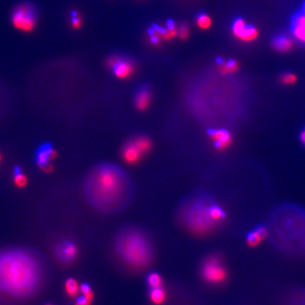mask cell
<instances>
[{
	"instance_id": "cell-10",
	"label": "cell",
	"mask_w": 305,
	"mask_h": 305,
	"mask_svg": "<svg viewBox=\"0 0 305 305\" xmlns=\"http://www.w3.org/2000/svg\"><path fill=\"white\" fill-rule=\"evenodd\" d=\"M56 153L52 145L44 144L40 146L36 154V161L43 170L50 171L52 170L51 161L55 158Z\"/></svg>"
},
{
	"instance_id": "cell-15",
	"label": "cell",
	"mask_w": 305,
	"mask_h": 305,
	"mask_svg": "<svg viewBox=\"0 0 305 305\" xmlns=\"http://www.w3.org/2000/svg\"><path fill=\"white\" fill-rule=\"evenodd\" d=\"M151 101V92L147 87H143L137 92L135 97V104L137 109L144 110L149 107Z\"/></svg>"
},
{
	"instance_id": "cell-11",
	"label": "cell",
	"mask_w": 305,
	"mask_h": 305,
	"mask_svg": "<svg viewBox=\"0 0 305 305\" xmlns=\"http://www.w3.org/2000/svg\"><path fill=\"white\" fill-rule=\"evenodd\" d=\"M208 133L216 149L222 150L231 145L232 138L226 129H210Z\"/></svg>"
},
{
	"instance_id": "cell-4",
	"label": "cell",
	"mask_w": 305,
	"mask_h": 305,
	"mask_svg": "<svg viewBox=\"0 0 305 305\" xmlns=\"http://www.w3.org/2000/svg\"><path fill=\"white\" fill-rule=\"evenodd\" d=\"M114 249L123 261L135 267L147 266L154 255L149 237L135 226H127L117 233Z\"/></svg>"
},
{
	"instance_id": "cell-14",
	"label": "cell",
	"mask_w": 305,
	"mask_h": 305,
	"mask_svg": "<svg viewBox=\"0 0 305 305\" xmlns=\"http://www.w3.org/2000/svg\"><path fill=\"white\" fill-rule=\"evenodd\" d=\"M268 229L265 226H260L251 231L247 236V243L250 247H256L268 236Z\"/></svg>"
},
{
	"instance_id": "cell-23",
	"label": "cell",
	"mask_w": 305,
	"mask_h": 305,
	"mask_svg": "<svg viewBox=\"0 0 305 305\" xmlns=\"http://www.w3.org/2000/svg\"><path fill=\"white\" fill-rule=\"evenodd\" d=\"M197 24L199 26V28L206 30L211 27L212 21H211V18L208 15H206V14H202L197 19Z\"/></svg>"
},
{
	"instance_id": "cell-12",
	"label": "cell",
	"mask_w": 305,
	"mask_h": 305,
	"mask_svg": "<svg viewBox=\"0 0 305 305\" xmlns=\"http://www.w3.org/2000/svg\"><path fill=\"white\" fill-rule=\"evenodd\" d=\"M77 249L72 241H64L56 249V255L64 262H70L77 256Z\"/></svg>"
},
{
	"instance_id": "cell-32",
	"label": "cell",
	"mask_w": 305,
	"mask_h": 305,
	"mask_svg": "<svg viewBox=\"0 0 305 305\" xmlns=\"http://www.w3.org/2000/svg\"><path fill=\"white\" fill-rule=\"evenodd\" d=\"M0 161H1V156H0Z\"/></svg>"
},
{
	"instance_id": "cell-5",
	"label": "cell",
	"mask_w": 305,
	"mask_h": 305,
	"mask_svg": "<svg viewBox=\"0 0 305 305\" xmlns=\"http://www.w3.org/2000/svg\"><path fill=\"white\" fill-rule=\"evenodd\" d=\"M37 12L34 6L29 3L21 4L14 10L11 22L16 29L22 32H30L37 25Z\"/></svg>"
},
{
	"instance_id": "cell-8",
	"label": "cell",
	"mask_w": 305,
	"mask_h": 305,
	"mask_svg": "<svg viewBox=\"0 0 305 305\" xmlns=\"http://www.w3.org/2000/svg\"><path fill=\"white\" fill-rule=\"evenodd\" d=\"M232 32L237 38L244 42H251L258 37V30L253 26L246 24L242 19H236L232 24Z\"/></svg>"
},
{
	"instance_id": "cell-30",
	"label": "cell",
	"mask_w": 305,
	"mask_h": 305,
	"mask_svg": "<svg viewBox=\"0 0 305 305\" xmlns=\"http://www.w3.org/2000/svg\"><path fill=\"white\" fill-rule=\"evenodd\" d=\"M73 16H75L74 18L72 19V27L77 29V28H79L81 26H82V21H81V19L77 17V15L76 13H73Z\"/></svg>"
},
{
	"instance_id": "cell-24",
	"label": "cell",
	"mask_w": 305,
	"mask_h": 305,
	"mask_svg": "<svg viewBox=\"0 0 305 305\" xmlns=\"http://www.w3.org/2000/svg\"><path fill=\"white\" fill-rule=\"evenodd\" d=\"M297 77L296 75L291 72H286L284 74L281 75L280 77V81L283 85L290 86L294 84L297 82Z\"/></svg>"
},
{
	"instance_id": "cell-25",
	"label": "cell",
	"mask_w": 305,
	"mask_h": 305,
	"mask_svg": "<svg viewBox=\"0 0 305 305\" xmlns=\"http://www.w3.org/2000/svg\"><path fill=\"white\" fill-rule=\"evenodd\" d=\"M148 281L149 284L150 285V287L152 288H155V287H159L161 286L162 279L159 275L156 273L150 274L148 278Z\"/></svg>"
},
{
	"instance_id": "cell-9",
	"label": "cell",
	"mask_w": 305,
	"mask_h": 305,
	"mask_svg": "<svg viewBox=\"0 0 305 305\" xmlns=\"http://www.w3.org/2000/svg\"><path fill=\"white\" fill-rule=\"evenodd\" d=\"M291 32L296 39L305 44V1L291 21Z\"/></svg>"
},
{
	"instance_id": "cell-28",
	"label": "cell",
	"mask_w": 305,
	"mask_h": 305,
	"mask_svg": "<svg viewBox=\"0 0 305 305\" xmlns=\"http://www.w3.org/2000/svg\"><path fill=\"white\" fill-rule=\"evenodd\" d=\"M80 289L83 292V295L93 297V292H92V290H91L90 287L88 286V284H83V285H82L81 287H80Z\"/></svg>"
},
{
	"instance_id": "cell-6",
	"label": "cell",
	"mask_w": 305,
	"mask_h": 305,
	"mask_svg": "<svg viewBox=\"0 0 305 305\" xmlns=\"http://www.w3.org/2000/svg\"><path fill=\"white\" fill-rule=\"evenodd\" d=\"M204 278L212 284L222 283L226 278V270L218 256H210L202 269Z\"/></svg>"
},
{
	"instance_id": "cell-13",
	"label": "cell",
	"mask_w": 305,
	"mask_h": 305,
	"mask_svg": "<svg viewBox=\"0 0 305 305\" xmlns=\"http://www.w3.org/2000/svg\"><path fill=\"white\" fill-rule=\"evenodd\" d=\"M113 71L117 77L124 79V78H128L133 74L134 66L131 61L120 58L118 61V63L115 65V67L113 68Z\"/></svg>"
},
{
	"instance_id": "cell-22",
	"label": "cell",
	"mask_w": 305,
	"mask_h": 305,
	"mask_svg": "<svg viewBox=\"0 0 305 305\" xmlns=\"http://www.w3.org/2000/svg\"><path fill=\"white\" fill-rule=\"evenodd\" d=\"M66 290L71 297H76L79 292V286L74 279H68L66 282Z\"/></svg>"
},
{
	"instance_id": "cell-27",
	"label": "cell",
	"mask_w": 305,
	"mask_h": 305,
	"mask_svg": "<svg viewBox=\"0 0 305 305\" xmlns=\"http://www.w3.org/2000/svg\"><path fill=\"white\" fill-rule=\"evenodd\" d=\"M92 298L93 297L83 295L82 297L77 298V301H76V305H90Z\"/></svg>"
},
{
	"instance_id": "cell-26",
	"label": "cell",
	"mask_w": 305,
	"mask_h": 305,
	"mask_svg": "<svg viewBox=\"0 0 305 305\" xmlns=\"http://www.w3.org/2000/svg\"><path fill=\"white\" fill-rule=\"evenodd\" d=\"M177 34L180 39H186L189 36V28L187 25H181L177 31Z\"/></svg>"
},
{
	"instance_id": "cell-17",
	"label": "cell",
	"mask_w": 305,
	"mask_h": 305,
	"mask_svg": "<svg viewBox=\"0 0 305 305\" xmlns=\"http://www.w3.org/2000/svg\"><path fill=\"white\" fill-rule=\"evenodd\" d=\"M272 46L279 52H287L292 48V41L285 35H280L272 40Z\"/></svg>"
},
{
	"instance_id": "cell-29",
	"label": "cell",
	"mask_w": 305,
	"mask_h": 305,
	"mask_svg": "<svg viewBox=\"0 0 305 305\" xmlns=\"http://www.w3.org/2000/svg\"><path fill=\"white\" fill-rule=\"evenodd\" d=\"M119 57L118 56H112L110 58L108 59L107 61V66L109 67V68H111L113 69L114 67H115V65L118 63V61L119 60Z\"/></svg>"
},
{
	"instance_id": "cell-1",
	"label": "cell",
	"mask_w": 305,
	"mask_h": 305,
	"mask_svg": "<svg viewBox=\"0 0 305 305\" xmlns=\"http://www.w3.org/2000/svg\"><path fill=\"white\" fill-rule=\"evenodd\" d=\"M83 192L93 209L104 214H114L129 205L133 198V181L119 165L99 163L88 171Z\"/></svg>"
},
{
	"instance_id": "cell-19",
	"label": "cell",
	"mask_w": 305,
	"mask_h": 305,
	"mask_svg": "<svg viewBox=\"0 0 305 305\" xmlns=\"http://www.w3.org/2000/svg\"><path fill=\"white\" fill-rule=\"evenodd\" d=\"M237 69H238V64L235 60H229L226 63H222L220 64L219 68L220 73L223 75L231 74L236 72Z\"/></svg>"
},
{
	"instance_id": "cell-31",
	"label": "cell",
	"mask_w": 305,
	"mask_h": 305,
	"mask_svg": "<svg viewBox=\"0 0 305 305\" xmlns=\"http://www.w3.org/2000/svg\"><path fill=\"white\" fill-rule=\"evenodd\" d=\"M300 140L302 141V144H305V129L300 135Z\"/></svg>"
},
{
	"instance_id": "cell-7",
	"label": "cell",
	"mask_w": 305,
	"mask_h": 305,
	"mask_svg": "<svg viewBox=\"0 0 305 305\" xmlns=\"http://www.w3.org/2000/svg\"><path fill=\"white\" fill-rule=\"evenodd\" d=\"M276 305H305V287H290L279 292Z\"/></svg>"
},
{
	"instance_id": "cell-21",
	"label": "cell",
	"mask_w": 305,
	"mask_h": 305,
	"mask_svg": "<svg viewBox=\"0 0 305 305\" xmlns=\"http://www.w3.org/2000/svg\"><path fill=\"white\" fill-rule=\"evenodd\" d=\"M14 175H15V183L19 188H23L26 186L27 183V179L26 175L22 173V169L20 167L15 168L14 170Z\"/></svg>"
},
{
	"instance_id": "cell-18",
	"label": "cell",
	"mask_w": 305,
	"mask_h": 305,
	"mask_svg": "<svg viewBox=\"0 0 305 305\" xmlns=\"http://www.w3.org/2000/svg\"><path fill=\"white\" fill-rule=\"evenodd\" d=\"M131 142L134 144V146L138 149V151L140 152L142 155L149 151V149L151 148V141L147 136H136L135 138L131 140Z\"/></svg>"
},
{
	"instance_id": "cell-16",
	"label": "cell",
	"mask_w": 305,
	"mask_h": 305,
	"mask_svg": "<svg viewBox=\"0 0 305 305\" xmlns=\"http://www.w3.org/2000/svg\"><path fill=\"white\" fill-rule=\"evenodd\" d=\"M121 154L123 159L130 164L138 162V159H140V157L142 156V154L138 151V149L134 146V144L131 141L124 145L122 149Z\"/></svg>"
},
{
	"instance_id": "cell-3",
	"label": "cell",
	"mask_w": 305,
	"mask_h": 305,
	"mask_svg": "<svg viewBox=\"0 0 305 305\" xmlns=\"http://www.w3.org/2000/svg\"><path fill=\"white\" fill-rule=\"evenodd\" d=\"M180 222L189 231L204 235L226 219V213L209 195L198 192L184 199L177 210Z\"/></svg>"
},
{
	"instance_id": "cell-20",
	"label": "cell",
	"mask_w": 305,
	"mask_h": 305,
	"mask_svg": "<svg viewBox=\"0 0 305 305\" xmlns=\"http://www.w3.org/2000/svg\"><path fill=\"white\" fill-rule=\"evenodd\" d=\"M150 297H151V300L154 303L160 304L165 300V292L160 287L152 288Z\"/></svg>"
},
{
	"instance_id": "cell-2",
	"label": "cell",
	"mask_w": 305,
	"mask_h": 305,
	"mask_svg": "<svg viewBox=\"0 0 305 305\" xmlns=\"http://www.w3.org/2000/svg\"><path fill=\"white\" fill-rule=\"evenodd\" d=\"M41 271L37 259L28 253H0V291L13 296L28 295L39 284Z\"/></svg>"
}]
</instances>
